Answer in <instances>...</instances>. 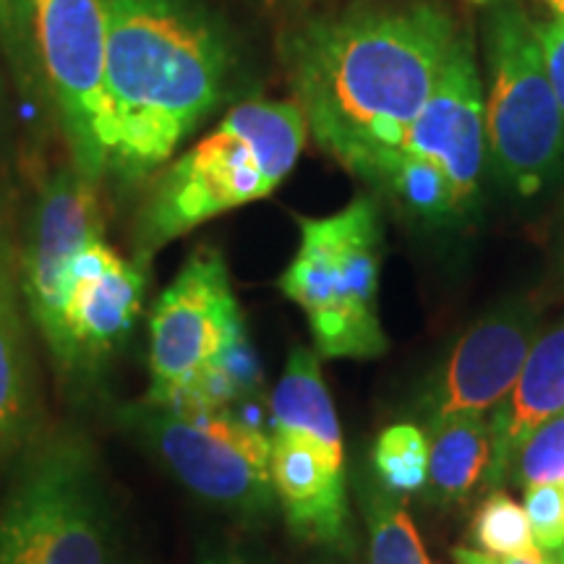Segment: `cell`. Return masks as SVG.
<instances>
[{"mask_svg": "<svg viewBox=\"0 0 564 564\" xmlns=\"http://www.w3.org/2000/svg\"><path fill=\"white\" fill-rule=\"evenodd\" d=\"M523 507L533 544L549 554L564 549V484L528 486Z\"/></svg>", "mask_w": 564, "mask_h": 564, "instance_id": "24", "label": "cell"}, {"mask_svg": "<svg viewBox=\"0 0 564 564\" xmlns=\"http://www.w3.org/2000/svg\"><path fill=\"white\" fill-rule=\"evenodd\" d=\"M97 186L100 181L87 178L79 167H74V162L47 175L40 186L30 241L21 257V295L58 371L66 364L63 312L68 299L70 262L91 241L105 238Z\"/></svg>", "mask_w": 564, "mask_h": 564, "instance_id": "11", "label": "cell"}, {"mask_svg": "<svg viewBox=\"0 0 564 564\" xmlns=\"http://www.w3.org/2000/svg\"><path fill=\"white\" fill-rule=\"evenodd\" d=\"M556 19H564V0H544Z\"/></svg>", "mask_w": 564, "mask_h": 564, "instance_id": "30", "label": "cell"}, {"mask_svg": "<svg viewBox=\"0 0 564 564\" xmlns=\"http://www.w3.org/2000/svg\"><path fill=\"white\" fill-rule=\"evenodd\" d=\"M19 293L9 249L0 241V460L30 440L37 421V379Z\"/></svg>", "mask_w": 564, "mask_h": 564, "instance_id": "16", "label": "cell"}, {"mask_svg": "<svg viewBox=\"0 0 564 564\" xmlns=\"http://www.w3.org/2000/svg\"><path fill=\"white\" fill-rule=\"evenodd\" d=\"M426 489L436 505L465 502L484 484L491 460V429L486 413L449 415L426 432Z\"/></svg>", "mask_w": 564, "mask_h": 564, "instance_id": "18", "label": "cell"}, {"mask_svg": "<svg viewBox=\"0 0 564 564\" xmlns=\"http://www.w3.org/2000/svg\"><path fill=\"white\" fill-rule=\"evenodd\" d=\"M455 564H552V554L531 544L523 552L510 554V556H497V554H486V552H476V549L460 546L453 552Z\"/></svg>", "mask_w": 564, "mask_h": 564, "instance_id": "26", "label": "cell"}, {"mask_svg": "<svg viewBox=\"0 0 564 564\" xmlns=\"http://www.w3.org/2000/svg\"><path fill=\"white\" fill-rule=\"evenodd\" d=\"M455 40L453 17L434 0H364L288 26L280 61L316 144L373 188Z\"/></svg>", "mask_w": 564, "mask_h": 564, "instance_id": "1", "label": "cell"}, {"mask_svg": "<svg viewBox=\"0 0 564 564\" xmlns=\"http://www.w3.org/2000/svg\"><path fill=\"white\" fill-rule=\"evenodd\" d=\"M507 481L520 489L539 484H564V411L552 415L528 436L512 457Z\"/></svg>", "mask_w": 564, "mask_h": 564, "instance_id": "21", "label": "cell"}, {"mask_svg": "<svg viewBox=\"0 0 564 564\" xmlns=\"http://www.w3.org/2000/svg\"><path fill=\"white\" fill-rule=\"evenodd\" d=\"M486 66L484 126L494 173L514 194H541L564 167V112L549 82L539 26L514 0L491 11Z\"/></svg>", "mask_w": 564, "mask_h": 564, "instance_id": "7", "label": "cell"}, {"mask_svg": "<svg viewBox=\"0 0 564 564\" xmlns=\"http://www.w3.org/2000/svg\"><path fill=\"white\" fill-rule=\"evenodd\" d=\"M379 486L390 494H413L429 478V436L415 423H394L379 434L373 447Z\"/></svg>", "mask_w": 564, "mask_h": 564, "instance_id": "20", "label": "cell"}, {"mask_svg": "<svg viewBox=\"0 0 564 564\" xmlns=\"http://www.w3.org/2000/svg\"><path fill=\"white\" fill-rule=\"evenodd\" d=\"M42 89L51 97L74 167L102 181L112 152L105 105V0H24Z\"/></svg>", "mask_w": 564, "mask_h": 564, "instance_id": "9", "label": "cell"}, {"mask_svg": "<svg viewBox=\"0 0 564 564\" xmlns=\"http://www.w3.org/2000/svg\"><path fill=\"white\" fill-rule=\"evenodd\" d=\"M486 152L484 84L468 34L457 32L440 84L387 162L373 192L423 225L460 223L476 207Z\"/></svg>", "mask_w": 564, "mask_h": 564, "instance_id": "6", "label": "cell"}, {"mask_svg": "<svg viewBox=\"0 0 564 564\" xmlns=\"http://www.w3.org/2000/svg\"><path fill=\"white\" fill-rule=\"evenodd\" d=\"M0 51H3L6 61L11 63V70L19 79L21 91H30L32 84L37 82L42 87L24 0H0Z\"/></svg>", "mask_w": 564, "mask_h": 564, "instance_id": "23", "label": "cell"}, {"mask_svg": "<svg viewBox=\"0 0 564 564\" xmlns=\"http://www.w3.org/2000/svg\"><path fill=\"white\" fill-rule=\"evenodd\" d=\"M535 340L539 312L528 301H507L465 329L421 392L423 432L449 415L494 411L518 382Z\"/></svg>", "mask_w": 564, "mask_h": 564, "instance_id": "12", "label": "cell"}, {"mask_svg": "<svg viewBox=\"0 0 564 564\" xmlns=\"http://www.w3.org/2000/svg\"><path fill=\"white\" fill-rule=\"evenodd\" d=\"M552 288L554 293L564 299V199L560 217L554 225V241H552Z\"/></svg>", "mask_w": 564, "mask_h": 564, "instance_id": "27", "label": "cell"}, {"mask_svg": "<svg viewBox=\"0 0 564 564\" xmlns=\"http://www.w3.org/2000/svg\"><path fill=\"white\" fill-rule=\"evenodd\" d=\"M371 564H432L405 505L382 486L361 484Z\"/></svg>", "mask_w": 564, "mask_h": 564, "instance_id": "19", "label": "cell"}, {"mask_svg": "<svg viewBox=\"0 0 564 564\" xmlns=\"http://www.w3.org/2000/svg\"><path fill=\"white\" fill-rule=\"evenodd\" d=\"M272 489L288 525L312 544L340 546L348 541L345 465H337L312 442L270 434Z\"/></svg>", "mask_w": 564, "mask_h": 564, "instance_id": "14", "label": "cell"}, {"mask_svg": "<svg viewBox=\"0 0 564 564\" xmlns=\"http://www.w3.org/2000/svg\"><path fill=\"white\" fill-rule=\"evenodd\" d=\"M564 411V322L539 335L528 352L518 382L489 415L491 460L486 468V489H499L514 453L523 447L541 423Z\"/></svg>", "mask_w": 564, "mask_h": 564, "instance_id": "15", "label": "cell"}, {"mask_svg": "<svg viewBox=\"0 0 564 564\" xmlns=\"http://www.w3.org/2000/svg\"><path fill=\"white\" fill-rule=\"evenodd\" d=\"M301 243L278 280L306 314L319 358H377L387 352L379 316L384 225L377 196L361 194L327 217H299Z\"/></svg>", "mask_w": 564, "mask_h": 564, "instance_id": "4", "label": "cell"}, {"mask_svg": "<svg viewBox=\"0 0 564 564\" xmlns=\"http://www.w3.org/2000/svg\"><path fill=\"white\" fill-rule=\"evenodd\" d=\"M552 564H564V549H560V552H552Z\"/></svg>", "mask_w": 564, "mask_h": 564, "instance_id": "31", "label": "cell"}, {"mask_svg": "<svg viewBox=\"0 0 564 564\" xmlns=\"http://www.w3.org/2000/svg\"><path fill=\"white\" fill-rule=\"evenodd\" d=\"M105 9L108 173L137 186L154 178L225 100L230 42L194 0H105Z\"/></svg>", "mask_w": 564, "mask_h": 564, "instance_id": "2", "label": "cell"}, {"mask_svg": "<svg viewBox=\"0 0 564 564\" xmlns=\"http://www.w3.org/2000/svg\"><path fill=\"white\" fill-rule=\"evenodd\" d=\"M474 539L486 554L510 556L523 552L533 544L525 507L505 491L489 494L474 518Z\"/></svg>", "mask_w": 564, "mask_h": 564, "instance_id": "22", "label": "cell"}, {"mask_svg": "<svg viewBox=\"0 0 564 564\" xmlns=\"http://www.w3.org/2000/svg\"><path fill=\"white\" fill-rule=\"evenodd\" d=\"M306 137V118L293 100L236 105L207 137L154 175L133 220V259L150 264L175 238L272 196L293 173Z\"/></svg>", "mask_w": 564, "mask_h": 564, "instance_id": "3", "label": "cell"}, {"mask_svg": "<svg viewBox=\"0 0 564 564\" xmlns=\"http://www.w3.org/2000/svg\"><path fill=\"white\" fill-rule=\"evenodd\" d=\"M270 3H282V6H293V9H303V6L322 3V0H270Z\"/></svg>", "mask_w": 564, "mask_h": 564, "instance_id": "29", "label": "cell"}, {"mask_svg": "<svg viewBox=\"0 0 564 564\" xmlns=\"http://www.w3.org/2000/svg\"><path fill=\"white\" fill-rule=\"evenodd\" d=\"M202 564H246V562H243L238 554L225 552V554H212V556H207V560H202Z\"/></svg>", "mask_w": 564, "mask_h": 564, "instance_id": "28", "label": "cell"}, {"mask_svg": "<svg viewBox=\"0 0 564 564\" xmlns=\"http://www.w3.org/2000/svg\"><path fill=\"white\" fill-rule=\"evenodd\" d=\"M539 26V40L541 47H544V63L549 82H552L556 100H560V108L564 112V19H552L546 24Z\"/></svg>", "mask_w": 564, "mask_h": 564, "instance_id": "25", "label": "cell"}, {"mask_svg": "<svg viewBox=\"0 0 564 564\" xmlns=\"http://www.w3.org/2000/svg\"><path fill=\"white\" fill-rule=\"evenodd\" d=\"M150 264L123 259L100 238L74 257L63 312L66 364L63 373L97 369L121 348L144 308Z\"/></svg>", "mask_w": 564, "mask_h": 564, "instance_id": "13", "label": "cell"}, {"mask_svg": "<svg viewBox=\"0 0 564 564\" xmlns=\"http://www.w3.org/2000/svg\"><path fill=\"white\" fill-rule=\"evenodd\" d=\"M270 413V434L299 436L316 444L333 463L345 465L340 421L324 384L319 352L295 345L274 384Z\"/></svg>", "mask_w": 564, "mask_h": 564, "instance_id": "17", "label": "cell"}, {"mask_svg": "<svg viewBox=\"0 0 564 564\" xmlns=\"http://www.w3.org/2000/svg\"><path fill=\"white\" fill-rule=\"evenodd\" d=\"M118 421L188 494L241 518L274 507L270 432L236 413H181L147 400L123 405Z\"/></svg>", "mask_w": 564, "mask_h": 564, "instance_id": "8", "label": "cell"}, {"mask_svg": "<svg viewBox=\"0 0 564 564\" xmlns=\"http://www.w3.org/2000/svg\"><path fill=\"white\" fill-rule=\"evenodd\" d=\"M243 329L228 264L202 246L152 306L147 403L178 405Z\"/></svg>", "mask_w": 564, "mask_h": 564, "instance_id": "10", "label": "cell"}, {"mask_svg": "<svg viewBox=\"0 0 564 564\" xmlns=\"http://www.w3.org/2000/svg\"><path fill=\"white\" fill-rule=\"evenodd\" d=\"M470 3H476V6H486V3H491V0H470Z\"/></svg>", "mask_w": 564, "mask_h": 564, "instance_id": "32", "label": "cell"}, {"mask_svg": "<svg viewBox=\"0 0 564 564\" xmlns=\"http://www.w3.org/2000/svg\"><path fill=\"white\" fill-rule=\"evenodd\" d=\"M0 564H112V518L89 440L55 429L26 449L0 502Z\"/></svg>", "mask_w": 564, "mask_h": 564, "instance_id": "5", "label": "cell"}]
</instances>
